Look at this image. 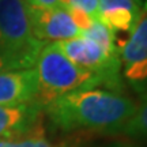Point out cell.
Segmentation results:
<instances>
[{"instance_id":"cell-1","label":"cell","mask_w":147,"mask_h":147,"mask_svg":"<svg viewBox=\"0 0 147 147\" xmlns=\"http://www.w3.org/2000/svg\"><path fill=\"white\" fill-rule=\"evenodd\" d=\"M45 108L52 121L63 131L113 134L123 129L136 104L120 91L93 87L65 94Z\"/></svg>"},{"instance_id":"cell-2","label":"cell","mask_w":147,"mask_h":147,"mask_svg":"<svg viewBox=\"0 0 147 147\" xmlns=\"http://www.w3.org/2000/svg\"><path fill=\"white\" fill-rule=\"evenodd\" d=\"M41 42L33 32L26 0H0V68H34Z\"/></svg>"},{"instance_id":"cell-3","label":"cell","mask_w":147,"mask_h":147,"mask_svg":"<svg viewBox=\"0 0 147 147\" xmlns=\"http://www.w3.org/2000/svg\"><path fill=\"white\" fill-rule=\"evenodd\" d=\"M34 69L38 83L36 97L38 106H48L65 94L104 84L100 76L80 68L65 57L56 44H47L42 48Z\"/></svg>"},{"instance_id":"cell-4","label":"cell","mask_w":147,"mask_h":147,"mask_svg":"<svg viewBox=\"0 0 147 147\" xmlns=\"http://www.w3.org/2000/svg\"><path fill=\"white\" fill-rule=\"evenodd\" d=\"M55 44L74 64L100 76L104 84H108L112 90L119 91L121 89L120 57H112L106 55L94 41L82 34Z\"/></svg>"},{"instance_id":"cell-5","label":"cell","mask_w":147,"mask_h":147,"mask_svg":"<svg viewBox=\"0 0 147 147\" xmlns=\"http://www.w3.org/2000/svg\"><path fill=\"white\" fill-rule=\"evenodd\" d=\"M120 63L123 76L128 83L135 87L147 83V7L121 48Z\"/></svg>"},{"instance_id":"cell-6","label":"cell","mask_w":147,"mask_h":147,"mask_svg":"<svg viewBox=\"0 0 147 147\" xmlns=\"http://www.w3.org/2000/svg\"><path fill=\"white\" fill-rule=\"evenodd\" d=\"M29 8L34 36L44 44L67 41L80 36V32L72 22L68 11L61 5L45 10Z\"/></svg>"},{"instance_id":"cell-7","label":"cell","mask_w":147,"mask_h":147,"mask_svg":"<svg viewBox=\"0 0 147 147\" xmlns=\"http://www.w3.org/2000/svg\"><path fill=\"white\" fill-rule=\"evenodd\" d=\"M37 74L34 68L0 71V106H16L36 102Z\"/></svg>"},{"instance_id":"cell-8","label":"cell","mask_w":147,"mask_h":147,"mask_svg":"<svg viewBox=\"0 0 147 147\" xmlns=\"http://www.w3.org/2000/svg\"><path fill=\"white\" fill-rule=\"evenodd\" d=\"M36 102L16 106H0V140L29 129L38 117Z\"/></svg>"},{"instance_id":"cell-9","label":"cell","mask_w":147,"mask_h":147,"mask_svg":"<svg viewBox=\"0 0 147 147\" xmlns=\"http://www.w3.org/2000/svg\"><path fill=\"white\" fill-rule=\"evenodd\" d=\"M0 147H80L74 146L71 143L52 142L48 139L45 129L41 124H33L29 129L18 135L5 138L0 140Z\"/></svg>"},{"instance_id":"cell-10","label":"cell","mask_w":147,"mask_h":147,"mask_svg":"<svg viewBox=\"0 0 147 147\" xmlns=\"http://www.w3.org/2000/svg\"><path fill=\"white\" fill-rule=\"evenodd\" d=\"M82 36L87 37L89 40L94 41L98 47L112 57H120V49L116 45V36L115 33L102 23L100 19H94L91 26L80 33Z\"/></svg>"},{"instance_id":"cell-11","label":"cell","mask_w":147,"mask_h":147,"mask_svg":"<svg viewBox=\"0 0 147 147\" xmlns=\"http://www.w3.org/2000/svg\"><path fill=\"white\" fill-rule=\"evenodd\" d=\"M120 132L132 139L147 142V94L136 105L134 115Z\"/></svg>"},{"instance_id":"cell-12","label":"cell","mask_w":147,"mask_h":147,"mask_svg":"<svg viewBox=\"0 0 147 147\" xmlns=\"http://www.w3.org/2000/svg\"><path fill=\"white\" fill-rule=\"evenodd\" d=\"M60 5L64 8H78L84 11L87 15L98 19L100 0H60Z\"/></svg>"},{"instance_id":"cell-13","label":"cell","mask_w":147,"mask_h":147,"mask_svg":"<svg viewBox=\"0 0 147 147\" xmlns=\"http://www.w3.org/2000/svg\"><path fill=\"white\" fill-rule=\"evenodd\" d=\"M115 8H127L142 14V0H100V12Z\"/></svg>"},{"instance_id":"cell-14","label":"cell","mask_w":147,"mask_h":147,"mask_svg":"<svg viewBox=\"0 0 147 147\" xmlns=\"http://www.w3.org/2000/svg\"><path fill=\"white\" fill-rule=\"evenodd\" d=\"M65 10L68 11L71 19H72V22L75 23V26L78 27V30L80 33L84 32V30H87V29L91 26L93 21H94V18H91L90 15H87V14L82 10H78V8H65Z\"/></svg>"},{"instance_id":"cell-15","label":"cell","mask_w":147,"mask_h":147,"mask_svg":"<svg viewBox=\"0 0 147 147\" xmlns=\"http://www.w3.org/2000/svg\"><path fill=\"white\" fill-rule=\"evenodd\" d=\"M29 7L32 8H40V10H45V8H53V7H59L60 5V0H26Z\"/></svg>"},{"instance_id":"cell-16","label":"cell","mask_w":147,"mask_h":147,"mask_svg":"<svg viewBox=\"0 0 147 147\" xmlns=\"http://www.w3.org/2000/svg\"><path fill=\"white\" fill-rule=\"evenodd\" d=\"M108 147H140L136 146V144H132V143H124V142H119V143H113Z\"/></svg>"}]
</instances>
